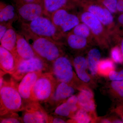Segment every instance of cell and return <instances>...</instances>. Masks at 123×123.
I'll return each instance as SVG.
<instances>
[{
	"mask_svg": "<svg viewBox=\"0 0 123 123\" xmlns=\"http://www.w3.org/2000/svg\"><path fill=\"white\" fill-rule=\"evenodd\" d=\"M105 89L114 101L123 103V81H111L105 86Z\"/></svg>",
	"mask_w": 123,
	"mask_h": 123,
	"instance_id": "obj_23",
	"label": "cell"
},
{
	"mask_svg": "<svg viewBox=\"0 0 123 123\" xmlns=\"http://www.w3.org/2000/svg\"><path fill=\"white\" fill-rule=\"evenodd\" d=\"M95 119L89 113L83 109L80 108L71 119H69L68 123H89Z\"/></svg>",
	"mask_w": 123,
	"mask_h": 123,
	"instance_id": "obj_27",
	"label": "cell"
},
{
	"mask_svg": "<svg viewBox=\"0 0 123 123\" xmlns=\"http://www.w3.org/2000/svg\"><path fill=\"white\" fill-rule=\"evenodd\" d=\"M117 10L119 12L123 13V0H118Z\"/></svg>",
	"mask_w": 123,
	"mask_h": 123,
	"instance_id": "obj_34",
	"label": "cell"
},
{
	"mask_svg": "<svg viewBox=\"0 0 123 123\" xmlns=\"http://www.w3.org/2000/svg\"><path fill=\"white\" fill-rule=\"evenodd\" d=\"M64 38L68 48L75 54L85 53L93 46L88 39L69 32Z\"/></svg>",
	"mask_w": 123,
	"mask_h": 123,
	"instance_id": "obj_16",
	"label": "cell"
},
{
	"mask_svg": "<svg viewBox=\"0 0 123 123\" xmlns=\"http://www.w3.org/2000/svg\"><path fill=\"white\" fill-rule=\"evenodd\" d=\"M81 0H80V1H81Z\"/></svg>",
	"mask_w": 123,
	"mask_h": 123,
	"instance_id": "obj_38",
	"label": "cell"
},
{
	"mask_svg": "<svg viewBox=\"0 0 123 123\" xmlns=\"http://www.w3.org/2000/svg\"><path fill=\"white\" fill-rule=\"evenodd\" d=\"M108 77L111 81H123V69L119 71H111Z\"/></svg>",
	"mask_w": 123,
	"mask_h": 123,
	"instance_id": "obj_31",
	"label": "cell"
},
{
	"mask_svg": "<svg viewBox=\"0 0 123 123\" xmlns=\"http://www.w3.org/2000/svg\"><path fill=\"white\" fill-rule=\"evenodd\" d=\"M17 12L19 21L27 23L44 15L42 4L26 3L21 0H12Z\"/></svg>",
	"mask_w": 123,
	"mask_h": 123,
	"instance_id": "obj_12",
	"label": "cell"
},
{
	"mask_svg": "<svg viewBox=\"0 0 123 123\" xmlns=\"http://www.w3.org/2000/svg\"><path fill=\"white\" fill-rule=\"evenodd\" d=\"M77 90L68 84L58 81L54 93L44 103V108L47 112L52 113L56 108L69 97L74 95Z\"/></svg>",
	"mask_w": 123,
	"mask_h": 123,
	"instance_id": "obj_11",
	"label": "cell"
},
{
	"mask_svg": "<svg viewBox=\"0 0 123 123\" xmlns=\"http://www.w3.org/2000/svg\"><path fill=\"white\" fill-rule=\"evenodd\" d=\"M19 20L18 15L14 6L6 4L1 1L0 3V24L11 23Z\"/></svg>",
	"mask_w": 123,
	"mask_h": 123,
	"instance_id": "obj_21",
	"label": "cell"
},
{
	"mask_svg": "<svg viewBox=\"0 0 123 123\" xmlns=\"http://www.w3.org/2000/svg\"><path fill=\"white\" fill-rule=\"evenodd\" d=\"M71 33L88 39L93 45H96L92 32L89 26L81 22L73 29Z\"/></svg>",
	"mask_w": 123,
	"mask_h": 123,
	"instance_id": "obj_25",
	"label": "cell"
},
{
	"mask_svg": "<svg viewBox=\"0 0 123 123\" xmlns=\"http://www.w3.org/2000/svg\"><path fill=\"white\" fill-rule=\"evenodd\" d=\"M0 123H23L21 117L17 112H11L0 116Z\"/></svg>",
	"mask_w": 123,
	"mask_h": 123,
	"instance_id": "obj_28",
	"label": "cell"
},
{
	"mask_svg": "<svg viewBox=\"0 0 123 123\" xmlns=\"http://www.w3.org/2000/svg\"><path fill=\"white\" fill-rule=\"evenodd\" d=\"M18 65L13 54L0 46V68L6 74L12 75L15 72Z\"/></svg>",
	"mask_w": 123,
	"mask_h": 123,
	"instance_id": "obj_20",
	"label": "cell"
},
{
	"mask_svg": "<svg viewBox=\"0 0 123 123\" xmlns=\"http://www.w3.org/2000/svg\"><path fill=\"white\" fill-rule=\"evenodd\" d=\"M72 61L65 55L58 57L51 64V72L58 81L72 86L77 90L87 86L79 79L73 68Z\"/></svg>",
	"mask_w": 123,
	"mask_h": 123,
	"instance_id": "obj_3",
	"label": "cell"
},
{
	"mask_svg": "<svg viewBox=\"0 0 123 123\" xmlns=\"http://www.w3.org/2000/svg\"><path fill=\"white\" fill-rule=\"evenodd\" d=\"M79 108L77 95H74L57 106L51 114L71 119Z\"/></svg>",
	"mask_w": 123,
	"mask_h": 123,
	"instance_id": "obj_17",
	"label": "cell"
},
{
	"mask_svg": "<svg viewBox=\"0 0 123 123\" xmlns=\"http://www.w3.org/2000/svg\"><path fill=\"white\" fill-rule=\"evenodd\" d=\"M79 91L77 97L80 108L87 111L95 119V104L92 91L86 86Z\"/></svg>",
	"mask_w": 123,
	"mask_h": 123,
	"instance_id": "obj_18",
	"label": "cell"
},
{
	"mask_svg": "<svg viewBox=\"0 0 123 123\" xmlns=\"http://www.w3.org/2000/svg\"><path fill=\"white\" fill-rule=\"evenodd\" d=\"M23 2L30 3H37L42 4V0H21Z\"/></svg>",
	"mask_w": 123,
	"mask_h": 123,
	"instance_id": "obj_35",
	"label": "cell"
},
{
	"mask_svg": "<svg viewBox=\"0 0 123 123\" xmlns=\"http://www.w3.org/2000/svg\"><path fill=\"white\" fill-rule=\"evenodd\" d=\"M120 47H121V51H122V53H123V38L121 40L120 42Z\"/></svg>",
	"mask_w": 123,
	"mask_h": 123,
	"instance_id": "obj_37",
	"label": "cell"
},
{
	"mask_svg": "<svg viewBox=\"0 0 123 123\" xmlns=\"http://www.w3.org/2000/svg\"><path fill=\"white\" fill-rule=\"evenodd\" d=\"M51 72V65L38 57L19 62L15 72L11 75L16 81L21 80L30 73Z\"/></svg>",
	"mask_w": 123,
	"mask_h": 123,
	"instance_id": "obj_9",
	"label": "cell"
},
{
	"mask_svg": "<svg viewBox=\"0 0 123 123\" xmlns=\"http://www.w3.org/2000/svg\"><path fill=\"white\" fill-rule=\"evenodd\" d=\"M22 111L23 123H48L49 114L39 102L30 100L25 103Z\"/></svg>",
	"mask_w": 123,
	"mask_h": 123,
	"instance_id": "obj_10",
	"label": "cell"
},
{
	"mask_svg": "<svg viewBox=\"0 0 123 123\" xmlns=\"http://www.w3.org/2000/svg\"><path fill=\"white\" fill-rule=\"evenodd\" d=\"M79 0H42L44 15L50 18L57 10L62 9H74L79 6Z\"/></svg>",
	"mask_w": 123,
	"mask_h": 123,
	"instance_id": "obj_14",
	"label": "cell"
},
{
	"mask_svg": "<svg viewBox=\"0 0 123 123\" xmlns=\"http://www.w3.org/2000/svg\"><path fill=\"white\" fill-rule=\"evenodd\" d=\"M17 41V33L11 27L7 30L4 35L0 39V46L16 55V47Z\"/></svg>",
	"mask_w": 123,
	"mask_h": 123,
	"instance_id": "obj_24",
	"label": "cell"
},
{
	"mask_svg": "<svg viewBox=\"0 0 123 123\" xmlns=\"http://www.w3.org/2000/svg\"><path fill=\"white\" fill-rule=\"evenodd\" d=\"M81 22L87 25L90 29L95 44L102 49H107L111 44V37L103 24L94 15L83 10L79 13Z\"/></svg>",
	"mask_w": 123,
	"mask_h": 123,
	"instance_id": "obj_6",
	"label": "cell"
},
{
	"mask_svg": "<svg viewBox=\"0 0 123 123\" xmlns=\"http://www.w3.org/2000/svg\"><path fill=\"white\" fill-rule=\"evenodd\" d=\"M114 14L117 12L118 0H97Z\"/></svg>",
	"mask_w": 123,
	"mask_h": 123,
	"instance_id": "obj_30",
	"label": "cell"
},
{
	"mask_svg": "<svg viewBox=\"0 0 123 123\" xmlns=\"http://www.w3.org/2000/svg\"><path fill=\"white\" fill-rule=\"evenodd\" d=\"M12 24L11 23H1L0 24V39L4 35L7 30L12 27Z\"/></svg>",
	"mask_w": 123,
	"mask_h": 123,
	"instance_id": "obj_33",
	"label": "cell"
},
{
	"mask_svg": "<svg viewBox=\"0 0 123 123\" xmlns=\"http://www.w3.org/2000/svg\"><path fill=\"white\" fill-rule=\"evenodd\" d=\"M21 34L31 46L37 56L50 65L58 57L65 55L63 43L38 36L23 27Z\"/></svg>",
	"mask_w": 123,
	"mask_h": 123,
	"instance_id": "obj_1",
	"label": "cell"
},
{
	"mask_svg": "<svg viewBox=\"0 0 123 123\" xmlns=\"http://www.w3.org/2000/svg\"><path fill=\"white\" fill-rule=\"evenodd\" d=\"M58 82L51 73H42L33 86L31 100L41 104L46 102L53 94Z\"/></svg>",
	"mask_w": 123,
	"mask_h": 123,
	"instance_id": "obj_7",
	"label": "cell"
},
{
	"mask_svg": "<svg viewBox=\"0 0 123 123\" xmlns=\"http://www.w3.org/2000/svg\"><path fill=\"white\" fill-rule=\"evenodd\" d=\"M21 27L27 29L36 35L63 43L65 36L55 25L51 18L44 15L27 23H21Z\"/></svg>",
	"mask_w": 123,
	"mask_h": 123,
	"instance_id": "obj_4",
	"label": "cell"
},
{
	"mask_svg": "<svg viewBox=\"0 0 123 123\" xmlns=\"http://www.w3.org/2000/svg\"><path fill=\"white\" fill-rule=\"evenodd\" d=\"M38 57L28 41L22 34L17 33V41L15 58L18 64L23 60Z\"/></svg>",
	"mask_w": 123,
	"mask_h": 123,
	"instance_id": "obj_19",
	"label": "cell"
},
{
	"mask_svg": "<svg viewBox=\"0 0 123 123\" xmlns=\"http://www.w3.org/2000/svg\"><path fill=\"white\" fill-rule=\"evenodd\" d=\"M118 23L123 26V13L119 15L117 19Z\"/></svg>",
	"mask_w": 123,
	"mask_h": 123,
	"instance_id": "obj_36",
	"label": "cell"
},
{
	"mask_svg": "<svg viewBox=\"0 0 123 123\" xmlns=\"http://www.w3.org/2000/svg\"><path fill=\"white\" fill-rule=\"evenodd\" d=\"M114 62L110 58L100 60L98 65V74L100 76L107 77L111 71L115 70Z\"/></svg>",
	"mask_w": 123,
	"mask_h": 123,
	"instance_id": "obj_26",
	"label": "cell"
},
{
	"mask_svg": "<svg viewBox=\"0 0 123 123\" xmlns=\"http://www.w3.org/2000/svg\"><path fill=\"white\" fill-rule=\"evenodd\" d=\"M72 10L61 9L53 14L51 17L53 23L65 37L81 22L79 13L73 12Z\"/></svg>",
	"mask_w": 123,
	"mask_h": 123,
	"instance_id": "obj_8",
	"label": "cell"
},
{
	"mask_svg": "<svg viewBox=\"0 0 123 123\" xmlns=\"http://www.w3.org/2000/svg\"><path fill=\"white\" fill-rule=\"evenodd\" d=\"M101 55L99 49L91 47L87 52V59L88 69L92 77L94 79L98 77V65L101 60Z\"/></svg>",
	"mask_w": 123,
	"mask_h": 123,
	"instance_id": "obj_22",
	"label": "cell"
},
{
	"mask_svg": "<svg viewBox=\"0 0 123 123\" xmlns=\"http://www.w3.org/2000/svg\"><path fill=\"white\" fill-rule=\"evenodd\" d=\"M79 6L84 11L94 15L107 30L111 41L117 35V26L113 14L97 0L79 1Z\"/></svg>",
	"mask_w": 123,
	"mask_h": 123,
	"instance_id": "obj_5",
	"label": "cell"
},
{
	"mask_svg": "<svg viewBox=\"0 0 123 123\" xmlns=\"http://www.w3.org/2000/svg\"><path fill=\"white\" fill-rule=\"evenodd\" d=\"M71 60L79 79L89 88L95 87L94 79L88 73L87 56H85L84 53L76 54Z\"/></svg>",
	"mask_w": 123,
	"mask_h": 123,
	"instance_id": "obj_13",
	"label": "cell"
},
{
	"mask_svg": "<svg viewBox=\"0 0 123 123\" xmlns=\"http://www.w3.org/2000/svg\"><path fill=\"white\" fill-rule=\"evenodd\" d=\"M42 72H34L26 75L21 80L18 85V90L24 103L31 100V91L33 86Z\"/></svg>",
	"mask_w": 123,
	"mask_h": 123,
	"instance_id": "obj_15",
	"label": "cell"
},
{
	"mask_svg": "<svg viewBox=\"0 0 123 123\" xmlns=\"http://www.w3.org/2000/svg\"><path fill=\"white\" fill-rule=\"evenodd\" d=\"M15 79L4 81L0 88V116L9 113L22 111L24 103L18 90Z\"/></svg>",
	"mask_w": 123,
	"mask_h": 123,
	"instance_id": "obj_2",
	"label": "cell"
},
{
	"mask_svg": "<svg viewBox=\"0 0 123 123\" xmlns=\"http://www.w3.org/2000/svg\"><path fill=\"white\" fill-rule=\"evenodd\" d=\"M68 120H66L65 117L49 114L48 123H68Z\"/></svg>",
	"mask_w": 123,
	"mask_h": 123,
	"instance_id": "obj_32",
	"label": "cell"
},
{
	"mask_svg": "<svg viewBox=\"0 0 123 123\" xmlns=\"http://www.w3.org/2000/svg\"><path fill=\"white\" fill-rule=\"evenodd\" d=\"M111 59L118 64L123 63V56L120 46L116 45L112 47L111 51Z\"/></svg>",
	"mask_w": 123,
	"mask_h": 123,
	"instance_id": "obj_29",
	"label": "cell"
}]
</instances>
